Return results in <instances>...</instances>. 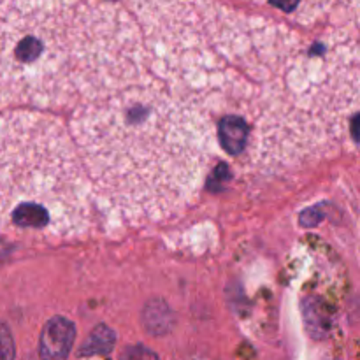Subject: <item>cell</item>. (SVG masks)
<instances>
[{
  "instance_id": "obj_1",
  "label": "cell",
  "mask_w": 360,
  "mask_h": 360,
  "mask_svg": "<svg viewBox=\"0 0 360 360\" xmlns=\"http://www.w3.org/2000/svg\"><path fill=\"white\" fill-rule=\"evenodd\" d=\"M72 132L98 195L129 218L188 202L210 157L207 118L132 63L84 88Z\"/></svg>"
},
{
  "instance_id": "obj_2",
  "label": "cell",
  "mask_w": 360,
  "mask_h": 360,
  "mask_svg": "<svg viewBox=\"0 0 360 360\" xmlns=\"http://www.w3.org/2000/svg\"><path fill=\"white\" fill-rule=\"evenodd\" d=\"M83 190L77 157L58 122L18 115L0 125V227L81 231Z\"/></svg>"
},
{
  "instance_id": "obj_3",
  "label": "cell",
  "mask_w": 360,
  "mask_h": 360,
  "mask_svg": "<svg viewBox=\"0 0 360 360\" xmlns=\"http://www.w3.org/2000/svg\"><path fill=\"white\" fill-rule=\"evenodd\" d=\"M76 341V326L63 316H55L44 326L39 341L42 360H67Z\"/></svg>"
},
{
  "instance_id": "obj_4",
  "label": "cell",
  "mask_w": 360,
  "mask_h": 360,
  "mask_svg": "<svg viewBox=\"0 0 360 360\" xmlns=\"http://www.w3.org/2000/svg\"><path fill=\"white\" fill-rule=\"evenodd\" d=\"M218 134H220L221 148L229 155H239L245 151L246 143H248V125L241 118H238V116L224 118Z\"/></svg>"
},
{
  "instance_id": "obj_5",
  "label": "cell",
  "mask_w": 360,
  "mask_h": 360,
  "mask_svg": "<svg viewBox=\"0 0 360 360\" xmlns=\"http://www.w3.org/2000/svg\"><path fill=\"white\" fill-rule=\"evenodd\" d=\"M143 319L146 329L155 336H160V334L171 330L172 323H174V315L164 301H151L144 309Z\"/></svg>"
},
{
  "instance_id": "obj_6",
  "label": "cell",
  "mask_w": 360,
  "mask_h": 360,
  "mask_svg": "<svg viewBox=\"0 0 360 360\" xmlns=\"http://www.w3.org/2000/svg\"><path fill=\"white\" fill-rule=\"evenodd\" d=\"M116 343V336L109 327L98 326L94 333L88 336L81 348V355H97V354H109Z\"/></svg>"
},
{
  "instance_id": "obj_7",
  "label": "cell",
  "mask_w": 360,
  "mask_h": 360,
  "mask_svg": "<svg viewBox=\"0 0 360 360\" xmlns=\"http://www.w3.org/2000/svg\"><path fill=\"white\" fill-rule=\"evenodd\" d=\"M14 355H16V348H14L9 327L0 322V360H14Z\"/></svg>"
},
{
  "instance_id": "obj_8",
  "label": "cell",
  "mask_w": 360,
  "mask_h": 360,
  "mask_svg": "<svg viewBox=\"0 0 360 360\" xmlns=\"http://www.w3.org/2000/svg\"><path fill=\"white\" fill-rule=\"evenodd\" d=\"M125 360H158L157 354L151 352L150 348L146 347H132L127 350L125 354Z\"/></svg>"
},
{
  "instance_id": "obj_9",
  "label": "cell",
  "mask_w": 360,
  "mask_h": 360,
  "mask_svg": "<svg viewBox=\"0 0 360 360\" xmlns=\"http://www.w3.org/2000/svg\"><path fill=\"white\" fill-rule=\"evenodd\" d=\"M269 4L273 7H278V9L285 11V13H295L301 4V0H269Z\"/></svg>"
},
{
  "instance_id": "obj_10",
  "label": "cell",
  "mask_w": 360,
  "mask_h": 360,
  "mask_svg": "<svg viewBox=\"0 0 360 360\" xmlns=\"http://www.w3.org/2000/svg\"><path fill=\"white\" fill-rule=\"evenodd\" d=\"M6 253H7V246L4 245L2 241H0V259H2V257L6 255Z\"/></svg>"
}]
</instances>
